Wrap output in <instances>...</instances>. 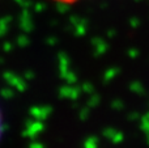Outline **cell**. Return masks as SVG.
I'll return each instance as SVG.
<instances>
[{
    "label": "cell",
    "instance_id": "cell-1",
    "mask_svg": "<svg viewBox=\"0 0 149 148\" xmlns=\"http://www.w3.org/2000/svg\"><path fill=\"white\" fill-rule=\"evenodd\" d=\"M54 1H58V3H64V4H71V3L79 1V0H54Z\"/></svg>",
    "mask_w": 149,
    "mask_h": 148
}]
</instances>
